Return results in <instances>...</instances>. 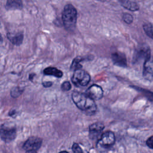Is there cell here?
Listing matches in <instances>:
<instances>
[{
  "instance_id": "1",
  "label": "cell",
  "mask_w": 153,
  "mask_h": 153,
  "mask_svg": "<svg viewBox=\"0 0 153 153\" xmlns=\"http://www.w3.org/2000/svg\"><path fill=\"white\" fill-rule=\"evenodd\" d=\"M72 99L79 109L85 111L87 114H94L97 110L94 101L85 93L74 91L72 94Z\"/></svg>"
},
{
  "instance_id": "2",
  "label": "cell",
  "mask_w": 153,
  "mask_h": 153,
  "mask_svg": "<svg viewBox=\"0 0 153 153\" xmlns=\"http://www.w3.org/2000/svg\"><path fill=\"white\" fill-rule=\"evenodd\" d=\"M62 23L66 30H73L76 26L77 20V11L72 4H67L64 8L62 14Z\"/></svg>"
},
{
  "instance_id": "3",
  "label": "cell",
  "mask_w": 153,
  "mask_h": 153,
  "mask_svg": "<svg viewBox=\"0 0 153 153\" xmlns=\"http://www.w3.org/2000/svg\"><path fill=\"white\" fill-rule=\"evenodd\" d=\"M71 81L74 85L78 87L85 86L90 81V76L87 72L79 69L75 71Z\"/></svg>"
},
{
  "instance_id": "4",
  "label": "cell",
  "mask_w": 153,
  "mask_h": 153,
  "mask_svg": "<svg viewBox=\"0 0 153 153\" xmlns=\"http://www.w3.org/2000/svg\"><path fill=\"white\" fill-rule=\"evenodd\" d=\"M151 59V50L148 45H139L135 50L133 55V63H136L142 60L144 62Z\"/></svg>"
},
{
  "instance_id": "5",
  "label": "cell",
  "mask_w": 153,
  "mask_h": 153,
  "mask_svg": "<svg viewBox=\"0 0 153 153\" xmlns=\"http://www.w3.org/2000/svg\"><path fill=\"white\" fill-rule=\"evenodd\" d=\"M0 137L4 142H11L16 137V130L14 127H6L4 125H2L0 126Z\"/></svg>"
},
{
  "instance_id": "6",
  "label": "cell",
  "mask_w": 153,
  "mask_h": 153,
  "mask_svg": "<svg viewBox=\"0 0 153 153\" xmlns=\"http://www.w3.org/2000/svg\"><path fill=\"white\" fill-rule=\"evenodd\" d=\"M42 142V140L39 137L35 136L30 137L23 144V148L26 151L33 150L36 151L41 147Z\"/></svg>"
},
{
  "instance_id": "7",
  "label": "cell",
  "mask_w": 153,
  "mask_h": 153,
  "mask_svg": "<svg viewBox=\"0 0 153 153\" xmlns=\"http://www.w3.org/2000/svg\"><path fill=\"white\" fill-rule=\"evenodd\" d=\"M85 94L93 100H97L103 97V91L101 87L93 84L88 88Z\"/></svg>"
},
{
  "instance_id": "8",
  "label": "cell",
  "mask_w": 153,
  "mask_h": 153,
  "mask_svg": "<svg viewBox=\"0 0 153 153\" xmlns=\"http://www.w3.org/2000/svg\"><path fill=\"white\" fill-rule=\"evenodd\" d=\"M115 141V137L114 133L111 131H107L101 135L99 143L102 146L109 147L113 145Z\"/></svg>"
},
{
  "instance_id": "9",
  "label": "cell",
  "mask_w": 153,
  "mask_h": 153,
  "mask_svg": "<svg viewBox=\"0 0 153 153\" xmlns=\"http://www.w3.org/2000/svg\"><path fill=\"white\" fill-rule=\"evenodd\" d=\"M104 124L101 122H96L89 127V136L91 139H97L104 128Z\"/></svg>"
},
{
  "instance_id": "10",
  "label": "cell",
  "mask_w": 153,
  "mask_h": 153,
  "mask_svg": "<svg viewBox=\"0 0 153 153\" xmlns=\"http://www.w3.org/2000/svg\"><path fill=\"white\" fill-rule=\"evenodd\" d=\"M112 60L115 65L120 67H127V59L126 55L121 52H115L111 55Z\"/></svg>"
},
{
  "instance_id": "11",
  "label": "cell",
  "mask_w": 153,
  "mask_h": 153,
  "mask_svg": "<svg viewBox=\"0 0 153 153\" xmlns=\"http://www.w3.org/2000/svg\"><path fill=\"white\" fill-rule=\"evenodd\" d=\"M7 36L10 42L16 45H20L22 44L23 40V34L22 32H18L15 34L8 33Z\"/></svg>"
},
{
  "instance_id": "12",
  "label": "cell",
  "mask_w": 153,
  "mask_h": 153,
  "mask_svg": "<svg viewBox=\"0 0 153 153\" xmlns=\"http://www.w3.org/2000/svg\"><path fill=\"white\" fill-rule=\"evenodd\" d=\"M143 76L146 78H151L152 76V66L151 59L146 60L143 63Z\"/></svg>"
},
{
  "instance_id": "13",
  "label": "cell",
  "mask_w": 153,
  "mask_h": 153,
  "mask_svg": "<svg viewBox=\"0 0 153 153\" xmlns=\"http://www.w3.org/2000/svg\"><path fill=\"white\" fill-rule=\"evenodd\" d=\"M5 7L8 10H20L23 7L22 0H7Z\"/></svg>"
},
{
  "instance_id": "14",
  "label": "cell",
  "mask_w": 153,
  "mask_h": 153,
  "mask_svg": "<svg viewBox=\"0 0 153 153\" xmlns=\"http://www.w3.org/2000/svg\"><path fill=\"white\" fill-rule=\"evenodd\" d=\"M120 3L124 8L131 11H137L139 8L136 2L130 0H120Z\"/></svg>"
},
{
  "instance_id": "15",
  "label": "cell",
  "mask_w": 153,
  "mask_h": 153,
  "mask_svg": "<svg viewBox=\"0 0 153 153\" xmlns=\"http://www.w3.org/2000/svg\"><path fill=\"white\" fill-rule=\"evenodd\" d=\"M43 72L46 75H51L57 78H61L63 76V72L60 70L51 66L46 68Z\"/></svg>"
},
{
  "instance_id": "16",
  "label": "cell",
  "mask_w": 153,
  "mask_h": 153,
  "mask_svg": "<svg viewBox=\"0 0 153 153\" xmlns=\"http://www.w3.org/2000/svg\"><path fill=\"white\" fill-rule=\"evenodd\" d=\"M85 59V58H82L81 57H75L73 61H72V63L71 65V70H74V71H75V70H77V69H81L82 68V65L80 64L81 62V61H83Z\"/></svg>"
},
{
  "instance_id": "17",
  "label": "cell",
  "mask_w": 153,
  "mask_h": 153,
  "mask_svg": "<svg viewBox=\"0 0 153 153\" xmlns=\"http://www.w3.org/2000/svg\"><path fill=\"white\" fill-rule=\"evenodd\" d=\"M143 29L145 32V33L149 38H153V33H152V25L151 23H146L143 25Z\"/></svg>"
},
{
  "instance_id": "18",
  "label": "cell",
  "mask_w": 153,
  "mask_h": 153,
  "mask_svg": "<svg viewBox=\"0 0 153 153\" xmlns=\"http://www.w3.org/2000/svg\"><path fill=\"white\" fill-rule=\"evenodd\" d=\"M23 91V89H22L20 87H14L11 90V96L14 98H16L19 97L20 95H21Z\"/></svg>"
},
{
  "instance_id": "19",
  "label": "cell",
  "mask_w": 153,
  "mask_h": 153,
  "mask_svg": "<svg viewBox=\"0 0 153 153\" xmlns=\"http://www.w3.org/2000/svg\"><path fill=\"white\" fill-rule=\"evenodd\" d=\"M123 20L127 24H131L133 21V16L129 13H124L123 14Z\"/></svg>"
},
{
  "instance_id": "20",
  "label": "cell",
  "mask_w": 153,
  "mask_h": 153,
  "mask_svg": "<svg viewBox=\"0 0 153 153\" xmlns=\"http://www.w3.org/2000/svg\"><path fill=\"white\" fill-rule=\"evenodd\" d=\"M72 151L74 153H84L81 148L77 143H74L72 145Z\"/></svg>"
},
{
  "instance_id": "21",
  "label": "cell",
  "mask_w": 153,
  "mask_h": 153,
  "mask_svg": "<svg viewBox=\"0 0 153 153\" xmlns=\"http://www.w3.org/2000/svg\"><path fill=\"white\" fill-rule=\"evenodd\" d=\"M71 88V84L69 81H65L61 85V89L63 91H68Z\"/></svg>"
},
{
  "instance_id": "22",
  "label": "cell",
  "mask_w": 153,
  "mask_h": 153,
  "mask_svg": "<svg viewBox=\"0 0 153 153\" xmlns=\"http://www.w3.org/2000/svg\"><path fill=\"white\" fill-rule=\"evenodd\" d=\"M146 145L149 148H153V137L151 136L147 140H146Z\"/></svg>"
},
{
  "instance_id": "23",
  "label": "cell",
  "mask_w": 153,
  "mask_h": 153,
  "mask_svg": "<svg viewBox=\"0 0 153 153\" xmlns=\"http://www.w3.org/2000/svg\"><path fill=\"white\" fill-rule=\"evenodd\" d=\"M42 85L44 87H50L53 85V82L51 81H45V82H43L42 83Z\"/></svg>"
},
{
  "instance_id": "24",
  "label": "cell",
  "mask_w": 153,
  "mask_h": 153,
  "mask_svg": "<svg viewBox=\"0 0 153 153\" xmlns=\"http://www.w3.org/2000/svg\"><path fill=\"white\" fill-rule=\"evenodd\" d=\"M16 114V111L15 109H11V110H10V111L9 113H8L9 115H10V117H15Z\"/></svg>"
},
{
  "instance_id": "25",
  "label": "cell",
  "mask_w": 153,
  "mask_h": 153,
  "mask_svg": "<svg viewBox=\"0 0 153 153\" xmlns=\"http://www.w3.org/2000/svg\"><path fill=\"white\" fill-rule=\"evenodd\" d=\"M35 75V74H31L29 75V79L30 80V81H32V79L33 78V76Z\"/></svg>"
},
{
  "instance_id": "26",
  "label": "cell",
  "mask_w": 153,
  "mask_h": 153,
  "mask_svg": "<svg viewBox=\"0 0 153 153\" xmlns=\"http://www.w3.org/2000/svg\"><path fill=\"white\" fill-rule=\"evenodd\" d=\"M26 153H36V151L33 150H29V151H26Z\"/></svg>"
},
{
  "instance_id": "27",
  "label": "cell",
  "mask_w": 153,
  "mask_h": 153,
  "mask_svg": "<svg viewBox=\"0 0 153 153\" xmlns=\"http://www.w3.org/2000/svg\"><path fill=\"white\" fill-rule=\"evenodd\" d=\"M2 39H3V38H2V35H1V34L0 33V42L2 41Z\"/></svg>"
},
{
  "instance_id": "28",
  "label": "cell",
  "mask_w": 153,
  "mask_h": 153,
  "mask_svg": "<svg viewBox=\"0 0 153 153\" xmlns=\"http://www.w3.org/2000/svg\"><path fill=\"white\" fill-rule=\"evenodd\" d=\"M59 153H68L67 151H61V152H60Z\"/></svg>"
},
{
  "instance_id": "29",
  "label": "cell",
  "mask_w": 153,
  "mask_h": 153,
  "mask_svg": "<svg viewBox=\"0 0 153 153\" xmlns=\"http://www.w3.org/2000/svg\"><path fill=\"white\" fill-rule=\"evenodd\" d=\"M97 1H102V2H104V1H105L106 0H97Z\"/></svg>"
}]
</instances>
